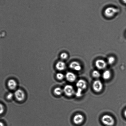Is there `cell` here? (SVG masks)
Returning <instances> with one entry per match:
<instances>
[{
    "label": "cell",
    "instance_id": "6da1fadb",
    "mask_svg": "<svg viewBox=\"0 0 126 126\" xmlns=\"http://www.w3.org/2000/svg\"><path fill=\"white\" fill-rule=\"evenodd\" d=\"M76 86L78 88L77 92L76 93L77 97H79L82 96V92L83 90H85L87 86V84L85 80L80 79L77 82Z\"/></svg>",
    "mask_w": 126,
    "mask_h": 126
},
{
    "label": "cell",
    "instance_id": "7a4b0ae2",
    "mask_svg": "<svg viewBox=\"0 0 126 126\" xmlns=\"http://www.w3.org/2000/svg\"><path fill=\"white\" fill-rule=\"evenodd\" d=\"M101 122L104 125L107 126H112L114 124L115 121L112 116L108 115H105L101 118Z\"/></svg>",
    "mask_w": 126,
    "mask_h": 126
},
{
    "label": "cell",
    "instance_id": "3957f363",
    "mask_svg": "<svg viewBox=\"0 0 126 126\" xmlns=\"http://www.w3.org/2000/svg\"><path fill=\"white\" fill-rule=\"evenodd\" d=\"M119 10L113 7H109L106 8L104 11L105 16L108 18H111L118 13Z\"/></svg>",
    "mask_w": 126,
    "mask_h": 126
},
{
    "label": "cell",
    "instance_id": "277c9868",
    "mask_svg": "<svg viewBox=\"0 0 126 126\" xmlns=\"http://www.w3.org/2000/svg\"><path fill=\"white\" fill-rule=\"evenodd\" d=\"M63 92L65 94L68 96H72L75 93L73 86L70 85H66L63 89Z\"/></svg>",
    "mask_w": 126,
    "mask_h": 126
},
{
    "label": "cell",
    "instance_id": "5b68a950",
    "mask_svg": "<svg viewBox=\"0 0 126 126\" xmlns=\"http://www.w3.org/2000/svg\"><path fill=\"white\" fill-rule=\"evenodd\" d=\"M93 87L95 92L97 93L100 92L102 90L103 85L101 81L96 80L94 82Z\"/></svg>",
    "mask_w": 126,
    "mask_h": 126
},
{
    "label": "cell",
    "instance_id": "8992f818",
    "mask_svg": "<svg viewBox=\"0 0 126 126\" xmlns=\"http://www.w3.org/2000/svg\"><path fill=\"white\" fill-rule=\"evenodd\" d=\"M14 95L17 100L19 101H23L25 98V94L23 90L20 89L16 90L15 93Z\"/></svg>",
    "mask_w": 126,
    "mask_h": 126
},
{
    "label": "cell",
    "instance_id": "52a82bcc",
    "mask_svg": "<svg viewBox=\"0 0 126 126\" xmlns=\"http://www.w3.org/2000/svg\"><path fill=\"white\" fill-rule=\"evenodd\" d=\"M95 64L96 68L99 69H105L107 66V63L106 62L101 59L97 60L95 62Z\"/></svg>",
    "mask_w": 126,
    "mask_h": 126
},
{
    "label": "cell",
    "instance_id": "ba28073f",
    "mask_svg": "<svg viewBox=\"0 0 126 126\" xmlns=\"http://www.w3.org/2000/svg\"><path fill=\"white\" fill-rule=\"evenodd\" d=\"M70 68L76 71H80L81 69V66L80 63L76 61H74L71 63L69 64Z\"/></svg>",
    "mask_w": 126,
    "mask_h": 126
},
{
    "label": "cell",
    "instance_id": "9c48e42d",
    "mask_svg": "<svg viewBox=\"0 0 126 126\" xmlns=\"http://www.w3.org/2000/svg\"><path fill=\"white\" fill-rule=\"evenodd\" d=\"M84 119V117L82 115L80 114H78L74 116L73 121L75 124L79 125L82 123Z\"/></svg>",
    "mask_w": 126,
    "mask_h": 126
},
{
    "label": "cell",
    "instance_id": "30bf717a",
    "mask_svg": "<svg viewBox=\"0 0 126 126\" xmlns=\"http://www.w3.org/2000/svg\"><path fill=\"white\" fill-rule=\"evenodd\" d=\"M66 79L68 81L73 82L76 79V76L74 73L71 72H68L66 74Z\"/></svg>",
    "mask_w": 126,
    "mask_h": 126
},
{
    "label": "cell",
    "instance_id": "8fae6325",
    "mask_svg": "<svg viewBox=\"0 0 126 126\" xmlns=\"http://www.w3.org/2000/svg\"><path fill=\"white\" fill-rule=\"evenodd\" d=\"M8 85L10 90H14L16 87L17 83L14 79H11L8 82Z\"/></svg>",
    "mask_w": 126,
    "mask_h": 126
},
{
    "label": "cell",
    "instance_id": "7c38bea8",
    "mask_svg": "<svg viewBox=\"0 0 126 126\" xmlns=\"http://www.w3.org/2000/svg\"><path fill=\"white\" fill-rule=\"evenodd\" d=\"M66 66L65 63L62 61H59L57 62L56 65L57 69L59 71L64 70L66 68Z\"/></svg>",
    "mask_w": 126,
    "mask_h": 126
},
{
    "label": "cell",
    "instance_id": "4fadbf2b",
    "mask_svg": "<svg viewBox=\"0 0 126 126\" xmlns=\"http://www.w3.org/2000/svg\"><path fill=\"white\" fill-rule=\"evenodd\" d=\"M111 77L110 71L109 70H106L102 74V77L103 79L107 80L110 79Z\"/></svg>",
    "mask_w": 126,
    "mask_h": 126
},
{
    "label": "cell",
    "instance_id": "5bb4252c",
    "mask_svg": "<svg viewBox=\"0 0 126 126\" xmlns=\"http://www.w3.org/2000/svg\"><path fill=\"white\" fill-rule=\"evenodd\" d=\"M63 92V90L59 87L56 88L54 91V93L55 94L57 95V96H60V95H62Z\"/></svg>",
    "mask_w": 126,
    "mask_h": 126
},
{
    "label": "cell",
    "instance_id": "9a60e30c",
    "mask_svg": "<svg viewBox=\"0 0 126 126\" xmlns=\"http://www.w3.org/2000/svg\"><path fill=\"white\" fill-rule=\"evenodd\" d=\"M108 63L109 64L112 65L114 63L115 61V58L113 56H110L108 58Z\"/></svg>",
    "mask_w": 126,
    "mask_h": 126
},
{
    "label": "cell",
    "instance_id": "2e32d148",
    "mask_svg": "<svg viewBox=\"0 0 126 126\" xmlns=\"http://www.w3.org/2000/svg\"><path fill=\"white\" fill-rule=\"evenodd\" d=\"M92 75L94 78H100L101 74H100V73L98 71L95 70L93 72Z\"/></svg>",
    "mask_w": 126,
    "mask_h": 126
},
{
    "label": "cell",
    "instance_id": "e0dca14e",
    "mask_svg": "<svg viewBox=\"0 0 126 126\" xmlns=\"http://www.w3.org/2000/svg\"><path fill=\"white\" fill-rule=\"evenodd\" d=\"M56 77L59 80H62L64 78V76L62 73H58L56 75Z\"/></svg>",
    "mask_w": 126,
    "mask_h": 126
},
{
    "label": "cell",
    "instance_id": "ac0fdd59",
    "mask_svg": "<svg viewBox=\"0 0 126 126\" xmlns=\"http://www.w3.org/2000/svg\"><path fill=\"white\" fill-rule=\"evenodd\" d=\"M68 55L65 52H63L61 54L60 57L63 60H65L67 59L68 57Z\"/></svg>",
    "mask_w": 126,
    "mask_h": 126
},
{
    "label": "cell",
    "instance_id": "d6986e66",
    "mask_svg": "<svg viewBox=\"0 0 126 126\" xmlns=\"http://www.w3.org/2000/svg\"><path fill=\"white\" fill-rule=\"evenodd\" d=\"M13 97V94L11 93H10L7 94L6 98L8 100H11Z\"/></svg>",
    "mask_w": 126,
    "mask_h": 126
},
{
    "label": "cell",
    "instance_id": "ffe728a7",
    "mask_svg": "<svg viewBox=\"0 0 126 126\" xmlns=\"http://www.w3.org/2000/svg\"><path fill=\"white\" fill-rule=\"evenodd\" d=\"M4 111V107L1 104H0V114H2Z\"/></svg>",
    "mask_w": 126,
    "mask_h": 126
},
{
    "label": "cell",
    "instance_id": "44dd1931",
    "mask_svg": "<svg viewBox=\"0 0 126 126\" xmlns=\"http://www.w3.org/2000/svg\"><path fill=\"white\" fill-rule=\"evenodd\" d=\"M0 126H4V125L2 122H0Z\"/></svg>",
    "mask_w": 126,
    "mask_h": 126
},
{
    "label": "cell",
    "instance_id": "7402d4cb",
    "mask_svg": "<svg viewBox=\"0 0 126 126\" xmlns=\"http://www.w3.org/2000/svg\"><path fill=\"white\" fill-rule=\"evenodd\" d=\"M124 114L125 117H126V110L125 111V112H124Z\"/></svg>",
    "mask_w": 126,
    "mask_h": 126
},
{
    "label": "cell",
    "instance_id": "603a6c76",
    "mask_svg": "<svg viewBox=\"0 0 126 126\" xmlns=\"http://www.w3.org/2000/svg\"><path fill=\"white\" fill-rule=\"evenodd\" d=\"M123 2L125 3H126V0H122Z\"/></svg>",
    "mask_w": 126,
    "mask_h": 126
}]
</instances>
